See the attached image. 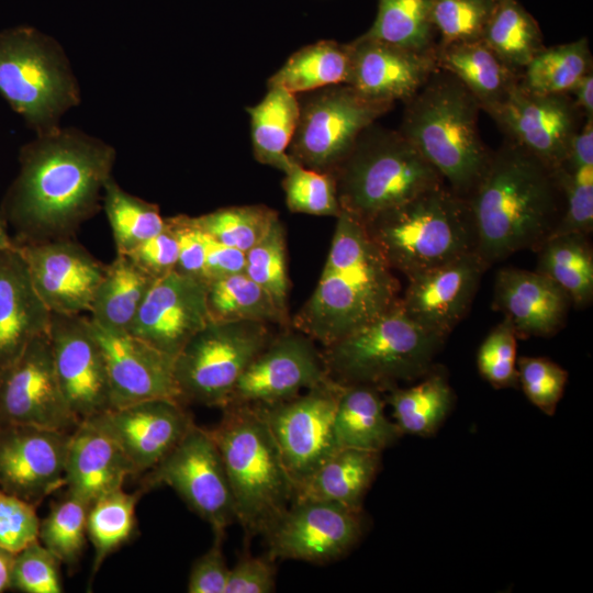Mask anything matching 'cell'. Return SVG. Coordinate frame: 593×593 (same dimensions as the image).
Instances as JSON below:
<instances>
[{
  "label": "cell",
  "instance_id": "6da1fadb",
  "mask_svg": "<svg viewBox=\"0 0 593 593\" xmlns=\"http://www.w3.org/2000/svg\"><path fill=\"white\" fill-rule=\"evenodd\" d=\"M115 150L76 128L55 127L25 145L2 205L15 243L70 237L92 216L112 177Z\"/></svg>",
  "mask_w": 593,
  "mask_h": 593
},
{
  "label": "cell",
  "instance_id": "7a4b0ae2",
  "mask_svg": "<svg viewBox=\"0 0 593 593\" xmlns=\"http://www.w3.org/2000/svg\"><path fill=\"white\" fill-rule=\"evenodd\" d=\"M486 268L511 255L536 251L558 227L566 195L558 170L504 138L467 198Z\"/></svg>",
  "mask_w": 593,
  "mask_h": 593
},
{
  "label": "cell",
  "instance_id": "3957f363",
  "mask_svg": "<svg viewBox=\"0 0 593 593\" xmlns=\"http://www.w3.org/2000/svg\"><path fill=\"white\" fill-rule=\"evenodd\" d=\"M320 280L292 324L326 347L374 320L400 300V283L363 224L336 217Z\"/></svg>",
  "mask_w": 593,
  "mask_h": 593
},
{
  "label": "cell",
  "instance_id": "277c9868",
  "mask_svg": "<svg viewBox=\"0 0 593 593\" xmlns=\"http://www.w3.org/2000/svg\"><path fill=\"white\" fill-rule=\"evenodd\" d=\"M403 103L398 131L456 194L467 199L484 175L493 152L479 133V102L455 76L437 68Z\"/></svg>",
  "mask_w": 593,
  "mask_h": 593
},
{
  "label": "cell",
  "instance_id": "5b68a950",
  "mask_svg": "<svg viewBox=\"0 0 593 593\" xmlns=\"http://www.w3.org/2000/svg\"><path fill=\"white\" fill-rule=\"evenodd\" d=\"M222 410L210 432L225 467L236 521L247 537H265L294 501V483L256 406L231 404Z\"/></svg>",
  "mask_w": 593,
  "mask_h": 593
},
{
  "label": "cell",
  "instance_id": "8992f818",
  "mask_svg": "<svg viewBox=\"0 0 593 593\" xmlns=\"http://www.w3.org/2000/svg\"><path fill=\"white\" fill-rule=\"evenodd\" d=\"M392 270L407 279L475 251L469 202L446 183L363 224Z\"/></svg>",
  "mask_w": 593,
  "mask_h": 593
},
{
  "label": "cell",
  "instance_id": "52a82bcc",
  "mask_svg": "<svg viewBox=\"0 0 593 593\" xmlns=\"http://www.w3.org/2000/svg\"><path fill=\"white\" fill-rule=\"evenodd\" d=\"M342 212L361 224L445 183L398 130L369 125L335 168Z\"/></svg>",
  "mask_w": 593,
  "mask_h": 593
},
{
  "label": "cell",
  "instance_id": "ba28073f",
  "mask_svg": "<svg viewBox=\"0 0 593 593\" xmlns=\"http://www.w3.org/2000/svg\"><path fill=\"white\" fill-rule=\"evenodd\" d=\"M444 339L425 331L399 300L388 311L324 347L328 376L343 385L389 390L400 381L424 377Z\"/></svg>",
  "mask_w": 593,
  "mask_h": 593
},
{
  "label": "cell",
  "instance_id": "9c48e42d",
  "mask_svg": "<svg viewBox=\"0 0 593 593\" xmlns=\"http://www.w3.org/2000/svg\"><path fill=\"white\" fill-rule=\"evenodd\" d=\"M0 93L37 133L58 127L59 118L80 101L59 44L29 26L0 32Z\"/></svg>",
  "mask_w": 593,
  "mask_h": 593
},
{
  "label": "cell",
  "instance_id": "30bf717a",
  "mask_svg": "<svg viewBox=\"0 0 593 593\" xmlns=\"http://www.w3.org/2000/svg\"><path fill=\"white\" fill-rule=\"evenodd\" d=\"M271 339L265 323L210 320L175 357L182 402L224 407L243 372Z\"/></svg>",
  "mask_w": 593,
  "mask_h": 593
},
{
  "label": "cell",
  "instance_id": "8fae6325",
  "mask_svg": "<svg viewBox=\"0 0 593 593\" xmlns=\"http://www.w3.org/2000/svg\"><path fill=\"white\" fill-rule=\"evenodd\" d=\"M288 155L298 164L333 172L359 135L393 105L367 100L346 83L306 92Z\"/></svg>",
  "mask_w": 593,
  "mask_h": 593
},
{
  "label": "cell",
  "instance_id": "7c38bea8",
  "mask_svg": "<svg viewBox=\"0 0 593 593\" xmlns=\"http://www.w3.org/2000/svg\"><path fill=\"white\" fill-rule=\"evenodd\" d=\"M144 490L157 485L174 489L186 504L224 538L236 521L225 467L210 429L193 424L174 449L146 472Z\"/></svg>",
  "mask_w": 593,
  "mask_h": 593
},
{
  "label": "cell",
  "instance_id": "4fadbf2b",
  "mask_svg": "<svg viewBox=\"0 0 593 593\" xmlns=\"http://www.w3.org/2000/svg\"><path fill=\"white\" fill-rule=\"evenodd\" d=\"M342 389L343 384L329 378L306 393L254 405L272 434L295 491L338 449L334 417Z\"/></svg>",
  "mask_w": 593,
  "mask_h": 593
},
{
  "label": "cell",
  "instance_id": "5bb4252c",
  "mask_svg": "<svg viewBox=\"0 0 593 593\" xmlns=\"http://www.w3.org/2000/svg\"><path fill=\"white\" fill-rule=\"evenodd\" d=\"M0 421L67 433L79 424L60 389L47 333L0 368Z\"/></svg>",
  "mask_w": 593,
  "mask_h": 593
},
{
  "label": "cell",
  "instance_id": "9a60e30c",
  "mask_svg": "<svg viewBox=\"0 0 593 593\" xmlns=\"http://www.w3.org/2000/svg\"><path fill=\"white\" fill-rule=\"evenodd\" d=\"M362 511L321 502L294 500L265 536L268 556L323 564L340 559L361 539Z\"/></svg>",
  "mask_w": 593,
  "mask_h": 593
},
{
  "label": "cell",
  "instance_id": "2e32d148",
  "mask_svg": "<svg viewBox=\"0 0 593 593\" xmlns=\"http://www.w3.org/2000/svg\"><path fill=\"white\" fill-rule=\"evenodd\" d=\"M489 115L506 139L555 170L564 163L585 121L571 94H536L519 86Z\"/></svg>",
  "mask_w": 593,
  "mask_h": 593
},
{
  "label": "cell",
  "instance_id": "e0dca14e",
  "mask_svg": "<svg viewBox=\"0 0 593 593\" xmlns=\"http://www.w3.org/2000/svg\"><path fill=\"white\" fill-rule=\"evenodd\" d=\"M47 336L60 389L78 421L111 410L104 359L90 318L52 313Z\"/></svg>",
  "mask_w": 593,
  "mask_h": 593
},
{
  "label": "cell",
  "instance_id": "ac0fdd59",
  "mask_svg": "<svg viewBox=\"0 0 593 593\" xmlns=\"http://www.w3.org/2000/svg\"><path fill=\"white\" fill-rule=\"evenodd\" d=\"M329 378L314 340L302 333L286 332L272 337L253 359L236 382L226 405L278 403Z\"/></svg>",
  "mask_w": 593,
  "mask_h": 593
},
{
  "label": "cell",
  "instance_id": "d6986e66",
  "mask_svg": "<svg viewBox=\"0 0 593 593\" xmlns=\"http://www.w3.org/2000/svg\"><path fill=\"white\" fill-rule=\"evenodd\" d=\"M33 286L51 313L90 312L107 265L67 238L15 243Z\"/></svg>",
  "mask_w": 593,
  "mask_h": 593
},
{
  "label": "cell",
  "instance_id": "ffe728a7",
  "mask_svg": "<svg viewBox=\"0 0 593 593\" xmlns=\"http://www.w3.org/2000/svg\"><path fill=\"white\" fill-rule=\"evenodd\" d=\"M69 435L0 421V489L38 505L65 486Z\"/></svg>",
  "mask_w": 593,
  "mask_h": 593
},
{
  "label": "cell",
  "instance_id": "44dd1931",
  "mask_svg": "<svg viewBox=\"0 0 593 593\" xmlns=\"http://www.w3.org/2000/svg\"><path fill=\"white\" fill-rule=\"evenodd\" d=\"M209 321L206 284L172 270L154 280L128 333L175 358Z\"/></svg>",
  "mask_w": 593,
  "mask_h": 593
},
{
  "label": "cell",
  "instance_id": "7402d4cb",
  "mask_svg": "<svg viewBox=\"0 0 593 593\" xmlns=\"http://www.w3.org/2000/svg\"><path fill=\"white\" fill-rule=\"evenodd\" d=\"M486 269L475 251L463 255L407 279L401 304L415 323L446 340L468 314Z\"/></svg>",
  "mask_w": 593,
  "mask_h": 593
},
{
  "label": "cell",
  "instance_id": "603a6c76",
  "mask_svg": "<svg viewBox=\"0 0 593 593\" xmlns=\"http://www.w3.org/2000/svg\"><path fill=\"white\" fill-rule=\"evenodd\" d=\"M91 327L103 355L112 409L152 399L183 403L174 357L130 333L110 332L92 322Z\"/></svg>",
  "mask_w": 593,
  "mask_h": 593
},
{
  "label": "cell",
  "instance_id": "cb8c5ba5",
  "mask_svg": "<svg viewBox=\"0 0 593 593\" xmlns=\"http://www.w3.org/2000/svg\"><path fill=\"white\" fill-rule=\"evenodd\" d=\"M93 418L120 445L134 475L155 468L194 424L183 403L170 399L111 409Z\"/></svg>",
  "mask_w": 593,
  "mask_h": 593
},
{
  "label": "cell",
  "instance_id": "d4e9b609",
  "mask_svg": "<svg viewBox=\"0 0 593 593\" xmlns=\"http://www.w3.org/2000/svg\"><path fill=\"white\" fill-rule=\"evenodd\" d=\"M349 45L351 68L347 85L373 102H405L437 69L434 51H411L363 35Z\"/></svg>",
  "mask_w": 593,
  "mask_h": 593
},
{
  "label": "cell",
  "instance_id": "484cf974",
  "mask_svg": "<svg viewBox=\"0 0 593 593\" xmlns=\"http://www.w3.org/2000/svg\"><path fill=\"white\" fill-rule=\"evenodd\" d=\"M492 304L511 322L517 338L556 334L572 306L568 294L550 279L515 267L497 271Z\"/></svg>",
  "mask_w": 593,
  "mask_h": 593
},
{
  "label": "cell",
  "instance_id": "4316f807",
  "mask_svg": "<svg viewBox=\"0 0 593 593\" xmlns=\"http://www.w3.org/2000/svg\"><path fill=\"white\" fill-rule=\"evenodd\" d=\"M133 468L112 435L96 419L80 421L70 433L66 460L67 492L91 504L123 488Z\"/></svg>",
  "mask_w": 593,
  "mask_h": 593
},
{
  "label": "cell",
  "instance_id": "83f0119b",
  "mask_svg": "<svg viewBox=\"0 0 593 593\" xmlns=\"http://www.w3.org/2000/svg\"><path fill=\"white\" fill-rule=\"evenodd\" d=\"M51 315L16 246L0 250V368L47 333Z\"/></svg>",
  "mask_w": 593,
  "mask_h": 593
},
{
  "label": "cell",
  "instance_id": "f1b7e54d",
  "mask_svg": "<svg viewBox=\"0 0 593 593\" xmlns=\"http://www.w3.org/2000/svg\"><path fill=\"white\" fill-rule=\"evenodd\" d=\"M436 67L455 76L488 114L502 105L518 86L519 72L504 64L482 41L438 44Z\"/></svg>",
  "mask_w": 593,
  "mask_h": 593
},
{
  "label": "cell",
  "instance_id": "f546056e",
  "mask_svg": "<svg viewBox=\"0 0 593 593\" xmlns=\"http://www.w3.org/2000/svg\"><path fill=\"white\" fill-rule=\"evenodd\" d=\"M380 465L381 452L338 448L296 489L294 500L335 503L360 511Z\"/></svg>",
  "mask_w": 593,
  "mask_h": 593
},
{
  "label": "cell",
  "instance_id": "4dcf8cb0",
  "mask_svg": "<svg viewBox=\"0 0 593 593\" xmlns=\"http://www.w3.org/2000/svg\"><path fill=\"white\" fill-rule=\"evenodd\" d=\"M338 448L382 452L403 435L384 413L380 390L370 385H343L334 417Z\"/></svg>",
  "mask_w": 593,
  "mask_h": 593
},
{
  "label": "cell",
  "instance_id": "1f68e13d",
  "mask_svg": "<svg viewBox=\"0 0 593 593\" xmlns=\"http://www.w3.org/2000/svg\"><path fill=\"white\" fill-rule=\"evenodd\" d=\"M154 280L127 255L118 254L115 259L107 265L91 304L89 318L103 329L128 333Z\"/></svg>",
  "mask_w": 593,
  "mask_h": 593
},
{
  "label": "cell",
  "instance_id": "d6a6232c",
  "mask_svg": "<svg viewBox=\"0 0 593 593\" xmlns=\"http://www.w3.org/2000/svg\"><path fill=\"white\" fill-rule=\"evenodd\" d=\"M536 271L561 288L572 306L582 310L593 300V249L590 234L566 233L549 237L535 251Z\"/></svg>",
  "mask_w": 593,
  "mask_h": 593
},
{
  "label": "cell",
  "instance_id": "836d02e7",
  "mask_svg": "<svg viewBox=\"0 0 593 593\" xmlns=\"http://www.w3.org/2000/svg\"><path fill=\"white\" fill-rule=\"evenodd\" d=\"M250 116L254 157L281 171L292 163L287 149L295 132L300 103L295 93L279 86H268L264 99L247 108Z\"/></svg>",
  "mask_w": 593,
  "mask_h": 593
},
{
  "label": "cell",
  "instance_id": "e575fe53",
  "mask_svg": "<svg viewBox=\"0 0 593 593\" xmlns=\"http://www.w3.org/2000/svg\"><path fill=\"white\" fill-rule=\"evenodd\" d=\"M351 68L349 43L322 40L294 52L268 80L292 93L346 83Z\"/></svg>",
  "mask_w": 593,
  "mask_h": 593
},
{
  "label": "cell",
  "instance_id": "d590c367",
  "mask_svg": "<svg viewBox=\"0 0 593 593\" xmlns=\"http://www.w3.org/2000/svg\"><path fill=\"white\" fill-rule=\"evenodd\" d=\"M387 401L403 435L430 436L450 412L454 393L446 376L430 369L413 387L390 388Z\"/></svg>",
  "mask_w": 593,
  "mask_h": 593
},
{
  "label": "cell",
  "instance_id": "8d00e7d4",
  "mask_svg": "<svg viewBox=\"0 0 593 593\" xmlns=\"http://www.w3.org/2000/svg\"><path fill=\"white\" fill-rule=\"evenodd\" d=\"M481 41L519 74L545 47L537 21L517 0H496Z\"/></svg>",
  "mask_w": 593,
  "mask_h": 593
},
{
  "label": "cell",
  "instance_id": "74e56055",
  "mask_svg": "<svg viewBox=\"0 0 593 593\" xmlns=\"http://www.w3.org/2000/svg\"><path fill=\"white\" fill-rule=\"evenodd\" d=\"M592 71V55L585 37L544 47L521 71L518 86L536 94H570Z\"/></svg>",
  "mask_w": 593,
  "mask_h": 593
},
{
  "label": "cell",
  "instance_id": "f35d334b",
  "mask_svg": "<svg viewBox=\"0 0 593 593\" xmlns=\"http://www.w3.org/2000/svg\"><path fill=\"white\" fill-rule=\"evenodd\" d=\"M206 305L211 321L290 324L271 296L245 272L208 283Z\"/></svg>",
  "mask_w": 593,
  "mask_h": 593
},
{
  "label": "cell",
  "instance_id": "ab89813d",
  "mask_svg": "<svg viewBox=\"0 0 593 593\" xmlns=\"http://www.w3.org/2000/svg\"><path fill=\"white\" fill-rule=\"evenodd\" d=\"M366 37L416 52H433L437 34L430 0H378L377 16Z\"/></svg>",
  "mask_w": 593,
  "mask_h": 593
},
{
  "label": "cell",
  "instance_id": "60d3db41",
  "mask_svg": "<svg viewBox=\"0 0 593 593\" xmlns=\"http://www.w3.org/2000/svg\"><path fill=\"white\" fill-rule=\"evenodd\" d=\"M103 208L118 254L127 255L166 225L158 205L124 191L112 177L104 186Z\"/></svg>",
  "mask_w": 593,
  "mask_h": 593
},
{
  "label": "cell",
  "instance_id": "b9f144b4",
  "mask_svg": "<svg viewBox=\"0 0 593 593\" xmlns=\"http://www.w3.org/2000/svg\"><path fill=\"white\" fill-rule=\"evenodd\" d=\"M139 495L141 491L127 493L120 488L90 504L87 537L94 548L93 571H97L105 558L132 536Z\"/></svg>",
  "mask_w": 593,
  "mask_h": 593
},
{
  "label": "cell",
  "instance_id": "7bdbcfd3",
  "mask_svg": "<svg viewBox=\"0 0 593 593\" xmlns=\"http://www.w3.org/2000/svg\"><path fill=\"white\" fill-rule=\"evenodd\" d=\"M244 272L273 300L280 312L289 317L290 282L287 268L286 231L279 219L245 253Z\"/></svg>",
  "mask_w": 593,
  "mask_h": 593
},
{
  "label": "cell",
  "instance_id": "ee69618b",
  "mask_svg": "<svg viewBox=\"0 0 593 593\" xmlns=\"http://www.w3.org/2000/svg\"><path fill=\"white\" fill-rule=\"evenodd\" d=\"M90 504L66 491L40 523L38 540L60 561L78 562L86 546Z\"/></svg>",
  "mask_w": 593,
  "mask_h": 593
},
{
  "label": "cell",
  "instance_id": "f6af8a7d",
  "mask_svg": "<svg viewBox=\"0 0 593 593\" xmlns=\"http://www.w3.org/2000/svg\"><path fill=\"white\" fill-rule=\"evenodd\" d=\"M277 217L272 209L254 204L222 208L191 220L212 238L246 253Z\"/></svg>",
  "mask_w": 593,
  "mask_h": 593
},
{
  "label": "cell",
  "instance_id": "bcb514c9",
  "mask_svg": "<svg viewBox=\"0 0 593 593\" xmlns=\"http://www.w3.org/2000/svg\"><path fill=\"white\" fill-rule=\"evenodd\" d=\"M282 188L291 212L335 217L342 212L333 172L310 169L292 159Z\"/></svg>",
  "mask_w": 593,
  "mask_h": 593
},
{
  "label": "cell",
  "instance_id": "7dc6e473",
  "mask_svg": "<svg viewBox=\"0 0 593 593\" xmlns=\"http://www.w3.org/2000/svg\"><path fill=\"white\" fill-rule=\"evenodd\" d=\"M496 0H430L438 44L481 41Z\"/></svg>",
  "mask_w": 593,
  "mask_h": 593
},
{
  "label": "cell",
  "instance_id": "c3c4849f",
  "mask_svg": "<svg viewBox=\"0 0 593 593\" xmlns=\"http://www.w3.org/2000/svg\"><path fill=\"white\" fill-rule=\"evenodd\" d=\"M516 344L515 329L511 322L503 317L480 345L477 355L478 370L492 387L503 389L518 383Z\"/></svg>",
  "mask_w": 593,
  "mask_h": 593
},
{
  "label": "cell",
  "instance_id": "681fc988",
  "mask_svg": "<svg viewBox=\"0 0 593 593\" xmlns=\"http://www.w3.org/2000/svg\"><path fill=\"white\" fill-rule=\"evenodd\" d=\"M518 383L528 401L544 414L556 413L568 381V372L545 357L517 359Z\"/></svg>",
  "mask_w": 593,
  "mask_h": 593
},
{
  "label": "cell",
  "instance_id": "f907efd6",
  "mask_svg": "<svg viewBox=\"0 0 593 593\" xmlns=\"http://www.w3.org/2000/svg\"><path fill=\"white\" fill-rule=\"evenodd\" d=\"M59 564L60 561L37 540L15 553L11 589L24 593H60Z\"/></svg>",
  "mask_w": 593,
  "mask_h": 593
},
{
  "label": "cell",
  "instance_id": "816d5d0a",
  "mask_svg": "<svg viewBox=\"0 0 593 593\" xmlns=\"http://www.w3.org/2000/svg\"><path fill=\"white\" fill-rule=\"evenodd\" d=\"M557 170L564 190L566 208L551 236L566 233L591 235L593 231V165L582 166L571 172L563 169Z\"/></svg>",
  "mask_w": 593,
  "mask_h": 593
},
{
  "label": "cell",
  "instance_id": "f5cc1de1",
  "mask_svg": "<svg viewBox=\"0 0 593 593\" xmlns=\"http://www.w3.org/2000/svg\"><path fill=\"white\" fill-rule=\"evenodd\" d=\"M37 505L0 489V547L18 553L38 540Z\"/></svg>",
  "mask_w": 593,
  "mask_h": 593
},
{
  "label": "cell",
  "instance_id": "db71d44e",
  "mask_svg": "<svg viewBox=\"0 0 593 593\" xmlns=\"http://www.w3.org/2000/svg\"><path fill=\"white\" fill-rule=\"evenodd\" d=\"M178 254L177 237L166 222L161 232L141 243L127 256L143 271L157 279L176 269Z\"/></svg>",
  "mask_w": 593,
  "mask_h": 593
},
{
  "label": "cell",
  "instance_id": "11a10c76",
  "mask_svg": "<svg viewBox=\"0 0 593 593\" xmlns=\"http://www.w3.org/2000/svg\"><path fill=\"white\" fill-rule=\"evenodd\" d=\"M178 242L176 271L204 282L205 245L203 232L188 215L166 217ZM205 283V282H204Z\"/></svg>",
  "mask_w": 593,
  "mask_h": 593
},
{
  "label": "cell",
  "instance_id": "9f6ffc18",
  "mask_svg": "<svg viewBox=\"0 0 593 593\" xmlns=\"http://www.w3.org/2000/svg\"><path fill=\"white\" fill-rule=\"evenodd\" d=\"M275 559L243 555L230 569L225 593H270L276 589Z\"/></svg>",
  "mask_w": 593,
  "mask_h": 593
},
{
  "label": "cell",
  "instance_id": "6f0895ef",
  "mask_svg": "<svg viewBox=\"0 0 593 593\" xmlns=\"http://www.w3.org/2000/svg\"><path fill=\"white\" fill-rule=\"evenodd\" d=\"M222 539L214 537L212 547L192 564L187 586L189 593H225L230 568L222 552Z\"/></svg>",
  "mask_w": 593,
  "mask_h": 593
},
{
  "label": "cell",
  "instance_id": "680465c9",
  "mask_svg": "<svg viewBox=\"0 0 593 593\" xmlns=\"http://www.w3.org/2000/svg\"><path fill=\"white\" fill-rule=\"evenodd\" d=\"M203 235L205 245V284L244 272L246 261L245 251L227 246L205 233Z\"/></svg>",
  "mask_w": 593,
  "mask_h": 593
},
{
  "label": "cell",
  "instance_id": "91938a15",
  "mask_svg": "<svg viewBox=\"0 0 593 593\" xmlns=\"http://www.w3.org/2000/svg\"><path fill=\"white\" fill-rule=\"evenodd\" d=\"M585 165H593V119H585L559 169L571 172Z\"/></svg>",
  "mask_w": 593,
  "mask_h": 593
},
{
  "label": "cell",
  "instance_id": "94428289",
  "mask_svg": "<svg viewBox=\"0 0 593 593\" xmlns=\"http://www.w3.org/2000/svg\"><path fill=\"white\" fill-rule=\"evenodd\" d=\"M575 105L585 119H593V72L586 74L571 91Z\"/></svg>",
  "mask_w": 593,
  "mask_h": 593
},
{
  "label": "cell",
  "instance_id": "6125c7cd",
  "mask_svg": "<svg viewBox=\"0 0 593 593\" xmlns=\"http://www.w3.org/2000/svg\"><path fill=\"white\" fill-rule=\"evenodd\" d=\"M15 553L0 547V593L12 588Z\"/></svg>",
  "mask_w": 593,
  "mask_h": 593
},
{
  "label": "cell",
  "instance_id": "be15d7a7",
  "mask_svg": "<svg viewBox=\"0 0 593 593\" xmlns=\"http://www.w3.org/2000/svg\"><path fill=\"white\" fill-rule=\"evenodd\" d=\"M8 225V221L0 210V250L15 247L14 238L9 234Z\"/></svg>",
  "mask_w": 593,
  "mask_h": 593
}]
</instances>
